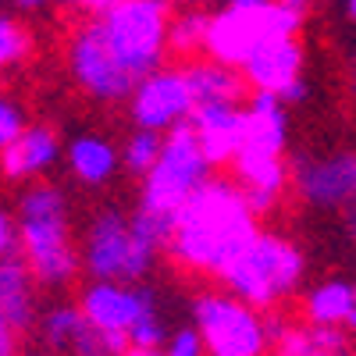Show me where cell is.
<instances>
[{"mask_svg":"<svg viewBox=\"0 0 356 356\" xmlns=\"http://www.w3.org/2000/svg\"><path fill=\"white\" fill-rule=\"evenodd\" d=\"M47 0H18V8H25V11H33V8H43Z\"/></svg>","mask_w":356,"mask_h":356,"instance_id":"d6a6232c","label":"cell"},{"mask_svg":"<svg viewBox=\"0 0 356 356\" xmlns=\"http://www.w3.org/2000/svg\"><path fill=\"white\" fill-rule=\"evenodd\" d=\"M211 171H214V164L207 161L193 125L182 122V125L164 132V146H161L157 164L139 178L143 182L139 203L154 207V211H171L175 214L178 207L211 178Z\"/></svg>","mask_w":356,"mask_h":356,"instance_id":"52a82bcc","label":"cell"},{"mask_svg":"<svg viewBox=\"0 0 356 356\" xmlns=\"http://www.w3.org/2000/svg\"><path fill=\"white\" fill-rule=\"evenodd\" d=\"M0 314L11 321V328L33 332L36 317V275L22 253L0 257Z\"/></svg>","mask_w":356,"mask_h":356,"instance_id":"ac0fdd59","label":"cell"},{"mask_svg":"<svg viewBox=\"0 0 356 356\" xmlns=\"http://www.w3.org/2000/svg\"><path fill=\"white\" fill-rule=\"evenodd\" d=\"M18 253V218L0 211V257Z\"/></svg>","mask_w":356,"mask_h":356,"instance_id":"83f0119b","label":"cell"},{"mask_svg":"<svg viewBox=\"0 0 356 356\" xmlns=\"http://www.w3.org/2000/svg\"><path fill=\"white\" fill-rule=\"evenodd\" d=\"M282 4H285V8H292L296 15H303V18H307V11H310L314 0H282Z\"/></svg>","mask_w":356,"mask_h":356,"instance_id":"1f68e13d","label":"cell"},{"mask_svg":"<svg viewBox=\"0 0 356 356\" xmlns=\"http://www.w3.org/2000/svg\"><path fill=\"white\" fill-rule=\"evenodd\" d=\"M68 68L82 93L100 104H118V100L132 97V89H136V79L125 72V65L107 47L97 18H86V25L75 29V36L68 43Z\"/></svg>","mask_w":356,"mask_h":356,"instance_id":"9c48e42d","label":"cell"},{"mask_svg":"<svg viewBox=\"0 0 356 356\" xmlns=\"http://www.w3.org/2000/svg\"><path fill=\"white\" fill-rule=\"evenodd\" d=\"M132 122L136 129H154V132H168L175 125L189 122V114L196 107L193 86L186 68H154L150 75H143L132 89Z\"/></svg>","mask_w":356,"mask_h":356,"instance_id":"8fae6325","label":"cell"},{"mask_svg":"<svg viewBox=\"0 0 356 356\" xmlns=\"http://www.w3.org/2000/svg\"><path fill=\"white\" fill-rule=\"evenodd\" d=\"M257 211L235 178H207V182L175 211V235L168 257L193 275L221 278L225 267L260 232Z\"/></svg>","mask_w":356,"mask_h":356,"instance_id":"6da1fadb","label":"cell"},{"mask_svg":"<svg viewBox=\"0 0 356 356\" xmlns=\"http://www.w3.org/2000/svg\"><path fill=\"white\" fill-rule=\"evenodd\" d=\"M15 328H11V321L4 317V314H0V356H11L18 346H15Z\"/></svg>","mask_w":356,"mask_h":356,"instance_id":"4dcf8cb0","label":"cell"},{"mask_svg":"<svg viewBox=\"0 0 356 356\" xmlns=\"http://www.w3.org/2000/svg\"><path fill=\"white\" fill-rule=\"evenodd\" d=\"M97 22L107 47L136 82L161 68L168 54L171 0H111V8Z\"/></svg>","mask_w":356,"mask_h":356,"instance_id":"5b68a950","label":"cell"},{"mask_svg":"<svg viewBox=\"0 0 356 356\" xmlns=\"http://www.w3.org/2000/svg\"><path fill=\"white\" fill-rule=\"evenodd\" d=\"M346 18L356 22V0H346Z\"/></svg>","mask_w":356,"mask_h":356,"instance_id":"e575fe53","label":"cell"},{"mask_svg":"<svg viewBox=\"0 0 356 356\" xmlns=\"http://www.w3.org/2000/svg\"><path fill=\"white\" fill-rule=\"evenodd\" d=\"M168 339H171V332L164 328L161 314L154 310L129 328V356H157V353H164Z\"/></svg>","mask_w":356,"mask_h":356,"instance_id":"cb8c5ba5","label":"cell"},{"mask_svg":"<svg viewBox=\"0 0 356 356\" xmlns=\"http://www.w3.org/2000/svg\"><path fill=\"white\" fill-rule=\"evenodd\" d=\"M232 178L239 182V189L246 193L250 207L257 214H267L271 207L282 200L285 186H289V171L282 154L275 150H257V146H239V154L232 157Z\"/></svg>","mask_w":356,"mask_h":356,"instance_id":"9a60e30c","label":"cell"},{"mask_svg":"<svg viewBox=\"0 0 356 356\" xmlns=\"http://www.w3.org/2000/svg\"><path fill=\"white\" fill-rule=\"evenodd\" d=\"M189 125L203 146L207 161L214 168L232 164V157L239 154L243 136H246V107L235 100H207L196 104L189 114Z\"/></svg>","mask_w":356,"mask_h":356,"instance_id":"4fadbf2b","label":"cell"},{"mask_svg":"<svg viewBox=\"0 0 356 356\" xmlns=\"http://www.w3.org/2000/svg\"><path fill=\"white\" fill-rule=\"evenodd\" d=\"M61 157V139H57L54 129L47 125H25L22 136L0 150V171L4 178H40L43 171H50Z\"/></svg>","mask_w":356,"mask_h":356,"instance_id":"e0dca14e","label":"cell"},{"mask_svg":"<svg viewBox=\"0 0 356 356\" xmlns=\"http://www.w3.org/2000/svg\"><path fill=\"white\" fill-rule=\"evenodd\" d=\"M161 146H164V132H154V129H136L129 136V143L122 146V168L136 178H143L161 157Z\"/></svg>","mask_w":356,"mask_h":356,"instance_id":"603a6c76","label":"cell"},{"mask_svg":"<svg viewBox=\"0 0 356 356\" xmlns=\"http://www.w3.org/2000/svg\"><path fill=\"white\" fill-rule=\"evenodd\" d=\"M22 129H25L22 107H18L11 97L0 93V150H4V146H11V143L22 136Z\"/></svg>","mask_w":356,"mask_h":356,"instance_id":"484cf974","label":"cell"},{"mask_svg":"<svg viewBox=\"0 0 356 356\" xmlns=\"http://www.w3.org/2000/svg\"><path fill=\"white\" fill-rule=\"evenodd\" d=\"M40 342L54 353H79V356H114L111 339L86 317L82 307L57 303L36 321Z\"/></svg>","mask_w":356,"mask_h":356,"instance_id":"5bb4252c","label":"cell"},{"mask_svg":"<svg viewBox=\"0 0 356 356\" xmlns=\"http://www.w3.org/2000/svg\"><path fill=\"white\" fill-rule=\"evenodd\" d=\"M29 54V33L15 18H0V72L18 65Z\"/></svg>","mask_w":356,"mask_h":356,"instance_id":"d4e9b609","label":"cell"},{"mask_svg":"<svg viewBox=\"0 0 356 356\" xmlns=\"http://www.w3.org/2000/svg\"><path fill=\"white\" fill-rule=\"evenodd\" d=\"M243 75L250 89H267V93H282V89L303 75V43L300 36H278L260 43L243 65Z\"/></svg>","mask_w":356,"mask_h":356,"instance_id":"2e32d148","label":"cell"},{"mask_svg":"<svg viewBox=\"0 0 356 356\" xmlns=\"http://www.w3.org/2000/svg\"><path fill=\"white\" fill-rule=\"evenodd\" d=\"M18 253L33 267L43 289H65L82 271V253L72 239V218L65 193L36 182L18 203Z\"/></svg>","mask_w":356,"mask_h":356,"instance_id":"7a4b0ae2","label":"cell"},{"mask_svg":"<svg viewBox=\"0 0 356 356\" xmlns=\"http://www.w3.org/2000/svg\"><path fill=\"white\" fill-rule=\"evenodd\" d=\"M186 75H189L196 104H207V100H235V104H243L246 89H250L243 68H232L225 61H214V57H203V61L186 65Z\"/></svg>","mask_w":356,"mask_h":356,"instance_id":"ffe728a7","label":"cell"},{"mask_svg":"<svg viewBox=\"0 0 356 356\" xmlns=\"http://www.w3.org/2000/svg\"><path fill=\"white\" fill-rule=\"evenodd\" d=\"M303 253L275 232H257L218 278L228 292L257 310H275L303 282Z\"/></svg>","mask_w":356,"mask_h":356,"instance_id":"3957f363","label":"cell"},{"mask_svg":"<svg viewBox=\"0 0 356 356\" xmlns=\"http://www.w3.org/2000/svg\"><path fill=\"white\" fill-rule=\"evenodd\" d=\"M65 8L82 15V18H100L111 8V0H65Z\"/></svg>","mask_w":356,"mask_h":356,"instance_id":"f1b7e54d","label":"cell"},{"mask_svg":"<svg viewBox=\"0 0 356 356\" xmlns=\"http://www.w3.org/2000/svg\"><path fill=\"white\" fill-rule=\"evenodd\" d=\"M300 25L303 15L285 8L282 0H225L211 15L203 54L232 68H243L260 43L278 36H300Z\"/></svg>","mask_w":356,"mask_h":356,"instance_id":"277c9868","label":"cell"},{"mask_svg":"<svg viewBox=\"0 0 356 356\" xmlns=\"http://www.w3.org/2000/svg\"><path fill=\"white\" fill-rule=\"evenodd\" d=\"M82 271L104 282H143L157 253L132 232V218L104 207L89 218L82 235Z\"/></svg>","mask_w":356,"mask_h":356,"instance_id":"8992f818","label":"cell"},{"mask_svg":"<svg viewBox=\"0 0 356 356\" xmlns=\"http://www.w3.org/2000/svg\"><path fill=\"white\" fill-rule=\"evenodd\" d=\"M122 154L114 150V143L104 139L100 132H82L68 143V168L82 186H104L114 178Z\"/></svg>","mask_w":356,"mask_h":356,"instance_id":"d6986e66","label":"cell"},{"mask_svg":"<svg viewBox=\"0 0 356 356\" xmlns=\"http://www.w3.org/2000/svg\"><path fill=\"white\" fill-rule=\"evenodd\" d=\"M278 97L285 100V107H289V104H303V100L310 97V82H307L303 75H300V79H292V82H289V86L282 89Z\"/></svg>","mask_w":356,"mask_h":356,"instance_id":"f546056e","label":"cell"},{"mask_svg":"<svg viewBox=\"0 0 356 356\" xmlns=\"http://www.w3.org/2000/svg\"><path fill=\"white\" fill-rule=\"evenodd\" d=\"M207 29H211V15L203 8L189 4L186 11L171 15L168 22V50L178 57H196L207 47Z\"/></svg>","mask_w":356,"mask_h":356,"instance_id":"7402d4cb","label":"cell"},{"mask_svg":"<svg viewBox=\"0 0 356 356\" xmlns=\"http://www.w3.org/2000/svg\"><path fill=\"white\" fill-rule=\"evenodd\" d=\"M164 353H168V356H203V353H207V342H203V335H200L196 324H189V328H178V332L168 339Z\"/></svg>","mask_w":356,"mask_h":356,"instance_id":"4316f807","label":"cell"},{"mask_svg":"<svg viewBox=\"0 0 356 356\" xmlns=\"http://www.w3.org/2000/svg\"><path fill=\"white\" fill-rule=\"evenodd\" d=\"M79 307L111 339L114 356H129V328L139 317L157 310L150 289H139L136 282H104V278H93L82 289Z\"/></svg>","mask_w":356,"mask_h":356,"instance_id":"30bf717a","label":"cell"},{"mask_svg":"<svg viewBox=\"0 0 356 356\" xmlns=\"http://www.w3.org/2000/svg\"><path fill=\"white\" fill-rule=\"evenodd\" d=\"M175 4H200V0H175Z\"/></svg>","mask_w":356,"mask_h":356,"instance_id":"d590c367","label":"cell"},{"mask_svg":"<svg viewBox=\"0 0 356 356\" xmlns=\"http://www.w3.org/2000/svg\"><path fill=\"white\" fill-rule=\"evenodd\" d=\"M353 303H356V285H349L346 278H328V282H321L317 289L307 292L303 317L314 321V324H342L346 328Z\"/></svg>","mask_w":356,"mask_h":356,"instance_id":"44dd1931","label":"cell"},{"mask_svg":"<svg viewBox=\"0 0 356 356\" xmlns=\"http://www.w3.org/2000/svg\"><path fill=\"white\" fill-rule=\"evenodd\" d=\"M353 89H356V75H353Z\"/></svg>","mask_w":356,"mask_h":356,"instance_id":"8d00e7d4","label":"cell"},{"mask_svg":"<svg viewBox=\"0 0 356 356\" xmlns=\"http://www.w3.org/2000/svg\"><path fill=\"white\" fill-rule=\"evenodd\" d=\"M193 324L211 356H260L271 349L264 310L250 307L235 292H203L193 300Z\"/></svg>","mask_w":356,"mask_h":356,"instance_id":"ba28073f","label":"cell"},{"mask_svg":"<svg viewBox=\"0 0 356 356\" xmlns=\"http://www.w3.org/2000/svg\"><path fill=\"white\" fill-rule=\"evenodd\" d=\"M346 332L356 335V303H353V314H349V321H346Z\"/></svg>","mask_w":356,"mask_h":356,"instance_id":"836d02e7","label":"cell"},{"mask_svg":"<svg viewBox=\"0 0 356 356\" xmlns=\"http://www.w3.org/2000/svg\"><path fill=\"white\" fill-rule=\"evenodd\" d=\"M292 186L317 211H339L356 203V154L300 157L292 164Z\"/></svg>","mask_w":356,"mask_h":356,"instance_id":"7c38bea8","label":"cell"}]
</instances>
